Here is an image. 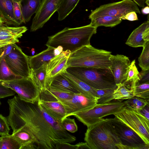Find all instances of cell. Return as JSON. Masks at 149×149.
Returning <instances> with one entry per match:
<instances>
[{"instance_id": "37", "label": "cell", "mask_w": 149, "mask_h": 149, "mask_svg": "<svg viewBox=\"0 0 149 149\" xmlns=\"http://www.w3.org/2000/svg\"><path fill=\"white\" fill-rule=\"evenodd\" d=\"M20 0H13V7L14 15L16 22L19 25L26 22L23 17L20 4Z\"/></svg>"}, {"instance_id": "45", "label": "cell", "mask_w": 149, "mask_h": 149, "mask_svg": "<svg viewBox=\"0 0 149 149\" xmlns=\"http://www.w3.org/2000/svg\"><path fill=\"white\" fill-rule=\"evenodd\" d=\"M138 110L143 116L146 119L149 120V104L146 105L142 109Z\"/></svg>"}, {"instance_id": "12", "label": "cell", "mask_w": 149, "mask_h": 149, "mask_svg": "<svg viewBox=\"0 0 149 149\" xmlns=\"http://www.w3.org/2000/svg\"><path fill=\"white\" fill-rule=\"evenodd\" d=\"M59 101L63 104L65 110V118L89 110L97 104V100L90 98L81 93H74L71 99Z\"/></svg>"}, {"instance_id": "21", "label": "cell", "mask_w": 149, "mask_h": 149, "mask_svg": "<svg viewBox=\"0 0 149 149\" xmlns=\"http://www.w3.org/2000/svg\"><path fill=\"white\" fill-rule=\"evenodd\" d=\"M11 135L21 145V149H37L35 139L27 130L23 128H20L14 132H13Z\"/></svg>"}, {"instance_id": "53", "label": "cell", "mask_w": 149, "mask_h": 149, "mask_svg": "<svg viewBox=\"0 0 149 149\" xmlns=\"http://www.w3.org/2000/svg\"><path fill=\"white\" fill-rule=\"evenodd\" d=\"M0 99H0V106L1 105V102L0 101Z\"/></svg>"}, {"instance_id": "20", "label": "cell", "mask_w": 149, "mask_h": 149, "mask_svg": "<svg viewBox=\"0 0 149 149\" xmlns=\"http://www.w3.org/2000/svg\"><path fill=\"white\" fill-rule=\"evenodd\" d=\"M47 89L50 88L74 93H80L62 74L47 80Z\"/></svg>"}, {"instance_id": "40", "label": "cell", "mask_w": 149, "mask_h": 149, "mask_svg": "<svg viewBox=\"0 0 149 149\" xmlns=\"http://www.w3.org/2000/svg\"><path fill=\"white\" fill-rule=\"evenodd\" d=\"M16 93L12 89L0 83V99L14 95Z\"/></svg>"}, {"instance_id": "39", "label": "cell", "mask_w": 149, "mask_h": 149, "mask_svg": "<svg viewBox=\"0 0 149 149\" xmlns=\"http://www.w3.org/2000/svg\"><path fill=\"white\" fill-rule=\"evenodd\" d=\"M9 125L6 118L0 113V136L10 135V129Z\"/></svg>"}, {"instance_id": "5", "label": "cell", "mask_w": 149, "mask_h": 149, "mask_svg": "<svg viewBox=\"0 0 149 149\" xmlns=\"http://www.w3.org/2000/svg\"><path fill=\"white\" fill-rule=\"evenodd\" d=\"M66 71L95 89L117 87L109 68L72 67L68 68Z\"/></svg>"}, {"instance_id": "14", "label": "cell", "mask_w": 149, "mask_h": 149, "mask_svg": "<svg viewBox=\"0 0 149 149\" xmlns=\"http://www.w3.org/2000/svg\"><path fill=\"white\" fill-rule=\"evenodd\" d=\"M111 64L109 69L114 77L116 85L122 83L126 79L131 62L129 58L122 55H111Z\"/></svg>"}, {"instance_id": "3", "label": "cell", "mask_w": 149, "mask_h": 149, "mask_svg": "<svg viewBox=\"0 0 149 149\" xmlns=\"http://www.w3.org/2000/svg\"><path fill=\"white\" fill-rule=\"evenodd\" d=\"M87 127L84 140L91 149H124L110 118H102Z\"/></svg>"}, {"instance_id": "1", "label": "cell", "mask_w": 149, "mask_h": 149, "mask_svg": "<svg viewBox=\"0 0 149 149\" xmlns=\"http://www.w3.org/2000/svg\"><path fill=\"white\" fill-rule=\"evenodd\" d=\"M9 114L6 117L13 132L24 129L30 132L36 141L37 149H56L59 143H71L58 133L45 119L37 105L26 102L15 95L7 101Z\"/></svg>"}, {"instance_id": "18", "label": "cell", "mask_w": 149, "mask_h": 149, "mask_svg": "<svg viewBox=\"0 0 149 149\" xmlns=\"http://www.w3.org/2000/svg\"><path fill=\"white\" fill-rule=\"evenodd\" d=\"M61 52L58 47L54 48L48 47L47 48L40 53L32 56H29L31 69L36 70L40 68L44 63H48L56 55Z\"/></svg>"}, {"instance_id": "19", "label": "cell", "mask_w": 149, "mask_h": 149, "mask_svg": "<svg viewBox=\"0 0 149 149\" xmlns=\"http://www.w3.org/2000/svg\"><path fill=\"white\" fill-rule=\"evenodd\" d=\"M37 102L47 113L57 120L61 121L65 118V110L59 101H46L39 99Z\"/></svg>"}, {"instance_id": "48", "label": "cell", "mask_w": 149, "mask_h": 149, "mask_svg": "<svg viewBox=\"0 0 149 149\" xmlns=\"http://www.w3.org/2000/svg\"><path fill=\"white\" fill-rule=\"evenodd\" d=\"M141 11L142 13L144 15L148 14L149 13V6H147L143 7Z\"/></svg>"}, {"instance_id": "13", "label": "cell", "mask_w": 149, "mask_h": 149, "mask_svg": "<svg viewBox=\"0 0 149 149\" xmlns=\"http://www.w3.org/2000/svg\"><path fill=\"white\" fill-rule=\"evenodd\" d=\"M61 0H42L30 27L33 32L42 28L56 11Z\"/></svg>"}, {"instance_id": "32", "label": "cell", "mask_w": 149, "mask_h": 149, "mask_svg": "<svg viewBox=\"0 0 149 149\" xmlns=\"http://www.w3.org/2000/svg\"><path fill=\"white\" fill-rule=\"evenodd\" d=\"M124 101L125 107L131 109L140 110L149 104V101L134 96Z\"/></svg>"}, {"instance_id": "35", "label": "cell", "mask_w": 149, "mask_h": 149, "mask_svg": "<svg viewBox=\"0 0 149 149\" xmlns=\"http://www.w3.org/2000/svg\"><path fill=\"white\" fill-rule=\"evenodd\" d=\"M139 65L142 70L149 69V41L143 47V49L138 58Z\"/></svg>"}, {"instance_id": "2", "label": "cell", "mask_w": 149, "mask_h": 149, "mask_svg": "<svg viewBox=\"0 0 149 149\" xmlns=\"http://www.w3.org/2000/svg\"><path fill=\"white\" fill-rule=\"evenodd\" d=\"M97 28L90 24L74 28L66 27L49 36L45 45L54 48L61 47L63 51L69 50L72 52L90 45L91 38L96 33Z\"/></svg>"}, {"instance_id": "34", "label": "cell", "mask_w": 149, "mask_h": 149, "mask_svg": "<svg viewBox=\"0 0 149 149\" xmlns=\"http://www.w3.org/2000/svg\"><path fill=\"white\" fill-rule=\"evenodd\" d=\"M132 91L134 96L149 101V82L137 83Z\"/></svg>"}, {"instance_id": "42", "label": "cell", "mask_w": 149, "mask_h": 149, "mask_svg": "<svg viewBox=\"0 0 149 149\" xmlns=\"http://www.w3.org/2000/svg\"><path fill=\"white\" fill-rule=\"evenodd\" d=\"M13 47V44L9 45L0 48V58H4L10 54Z\"/></svg>"}, {"instance_id": "23", "label": "cell", "mask_w": 149, "mask_h": 149, "mask_svg": "<svg viewBox=\"0 0 149 149\" xmlns=\"http://www.w3.org/2000/svg\"><path fill=\"white\" fill-rule=\"evenodd\" d=\"M0 17L3 24L6 26L19 25L14 15L13 0H0Z\"/></svg>"}, {"instance_id": "27", "label": "cell", "mask_w": 149, "mask_h": 149, "mask_svg": "<svg viewBox=\"0 0 149 149\" xmlns=\"http://www.w3.org/2000/svg\"><path fill=\"white\" fill-rule=\"evenodd\" d=\"M91 20L90 24L97 27L100 26L113 27L120 24L122 21L119 17L108 15L98 16Z\"/></svg>"}, {"instance_id": "36", "label": "cell", "mask_w": 149, "mask_h": 149, "mask_svg": "<svg viewBox=\"0 0 149 149\" xmlns=\"http://www.w3.org/2000/svg\"><path fill=\"white\" fill-rule=\"evenodd\" d=\"M1 137L2 138L1 149H21V145L11 135Z\"/></svg>"}, {"instance_id": "44", "label": "cell", "mask_w": 149, "mask_h": 149, "mask_svg": "<svg viewBox=\"0 0 149 149\" xmlns=\"http://www.w3.org/2000/svg\"><path fill=\"white\" fill-rule=\"evenodd\" d=\"M122 20H128L130 21L137 20H138L137 15L136 13L134 11H132L127 13L124 17H122Z\"/></svg>"}, {"instance_id": "26", "label": "cell", "mask_w": 149, "mask_h": 149, "mask_svg": "<svg viewBox=\"0 0 149 149\" xmlns=\"http://www.w3.org/2000/svg\"><path fill=\"white\" fill-rule=\"evenodd\" d=\"M41 0H20V4L22 15L26 22L30 20L40 6Z\"/></svg>"}, {"instance_id": "51", "label": "cell", "mask_w": 149, "mask_h": 149, "mask_svg": "<svg viewBox=\"0 0 149 149\" xmlns=\"http://www.w3.org/2000/svg\"><path fill=\"white\" fill-rule=\"evenodd\" d=\"M149 0H145V3H146L148 6H149Z\"/></svg>"}, {"instance_id": "31", "label": "cell", "mask_w": 149, "mask_h": 149, "mask_svg": "<svg viewBox=\"0 0 149 149\" xmlns=\"http://www.w3.org/2000/svg\"><path fill=\"white\" fill-rule=\"evenodd\" d=\"M139 73L135 65V60H134L131 63L126 79L124 81L125 83H130V89L132 90L139 80Z\"/></svg>"}, {"instance_id": "38", "label": "cell", "mask_w": 149, "mask_h": 149, "mask_svg": "<svg viewBox=\"0 0 149 149\" xmlns=\"http://www.w3.org/2000/svg\"><path fill=\"white\" fill-rule=\"evenodd\" d=\"M63 128L67 131L71 133H74L77 131L78 127L74 119L68 117L63 118L61 121Z\"/></svg>"}, {"instance_id": "49", "label": "cell", "mask_w": 149, "mask_h": 149, "mask_svg": "<svg viewBox=\"0 0 149 149\" xmlns=\"http://www.w3.org/2000/svg\"><path fill=\"white\" fill-rule=\"evenodd\" d=\"M6 26L4 24L0 17V26Z\"/></svg>"}, {"instance_id": "11", "label": "cell", "mask_w": 149, "mask_h": 149, "mask_svg": "<svg viewBox=\"0 0 149 149\" xmlns=\"http://www.w3.org/2000/svg\"><path fill=\"white\" fill-rule=\"evenodd\" d=\"M4 58L9 67L15 74L23 78L30 77L31 69L29 56L16 43L10 53Z\"/></svg>"}, {"instance_id": "22", "label": "cell", "mask_w": 149, "mask_h": 149, "mask_svg": "<svg viewBox=\"0 0 149 149\" xmlns=\"http://www.w3.org/2000/svg\"><path fill=\"white\" fill-rule=\"evenodd\" d=\"M81 93L92 99L97 100L96 89L74 77L66 71L62 74Z\"/></svg>"}, {"instance_id": "10", "label": "cell", "mask_w": 149, "mask_h": 149, "mask_svg": "<svg viewBox=\"0 0 149 149\" xmlns=\"http://www.w3.org/2000/svg\"><path fill=\"white\" fill-rule=\"evenodd\" d=\"M134 11L141 13L137 4L132 0L121 1L102 5L92 11L90 19L100 16L108 15L121 18L128 13Z\"/></svg>"}, {"instance_id": "50", "label": "cell", "mask_w": 149, "mask_h": 149, "mask_svg": "<svg viewBox=\"0 0 149 149\" xmlns=\"http://www.w3.org/2000/svg\"><path fill=\"white\" fill-rule=\"evenodd\" d=\"M2 145V138L1 136L0 137V149H1Z\"/></svg>"}, {"instance_id": "24", "label": "cell", "mask_w": 149, "mask_h": 149, "mask_svg": "<svg viewBox=\"0 0 149 149\" xmlns=\"http://www.w3.org/2000/svg\"><path fill=\"white\" fill-rule=\"evenodd\" d=\"M74 94L48 88L40 92V99L46 101H61L71 99Z\"/></svg>"}, {"instance_id": "9", "label": "cell", "mask_w": 149, "mask_h": 149, "mask_svg": "<svg viewBox=\"0 0 149 149\" xmlns=\"http://www.w3.org/2000/svg\"><path fill=\"white\" fill-rule=\"evenodd\" d=\"M110 120L124 149H149V146L134 131L116 116Z\"/></svg>"}, {"instance_id": "16", "label": "cell", "mask_w": 149, "mask_h": 149, "mask_svg": "<svg viewBox=\"0 0 149 149\" xmlns=\"http://www.w3.org/2000/svg\"><path fill=\"white\" fill-rule=\"evenodd\" d=\"M27 30L25 26H0V48L5 46L19 42L18 39Z\"/></svg>"}, {"instance_id": "47", "label": "cell", "mask_w": 149, "mask_h": 149, "mask_svg": "<svg viewBox=\"0 0 149 149\" xmlns=\"http://www.w3.org/2000/svg\"><path fill=\"white\" fill-rule=\"evenodd\" d=\"M132 1L141 7H144L145 6V0H132Z\"/></svg>"}, {"instance_id": "41", "label": "cell", "mask_w": 149, "mask_h": 149, "mask_svg": "<svg viewBox=\"0 0 149 149\" xmlns=\"http://www.w3.org/2000/svg\"><path fill=\"white\" fill-rule=\"evenodd\" d=\"M56 149H77L76 144L72 145L67 142H61L56 145Z\"/></svg>"}, {"instance_id": "29", "label": "cell", "mask_w": 149, "mask_h": 149, "mask_svg": "<svg viewBox=\"0 0 149 149\" xmlns=\"http://www.w3.org/2000/svg\"><path fill=\"white\" fill-rule=\"evenodd\" d=\"M22 78L11 70L4 58H0V81H10Z\"/></svg>"}, {"instance_id": "25", "label": "cell", "mask_w": 149, "mask_h": 149, "mask_svg": "<svg viewBox=\"0 0 149 149\" xmlns=\"http://www.w3.org/2000/svg\"><path fill=\"white\" fill-rule=\"evenodd\" d=\"M47 63H44L36 70L31 69L30 77L40 90V92L47 89Z\"/></svg>"}, {"instance_id": "6", "label": "cell", "mask_w": 149, "mask_h": 149, "mask_svg": "<svg viewBox=\"0 0 149 149\" xmlns=\"http://www.w3.org/2000/svg\"><path fill=\"white\" fill-rule=\"evenodd\" d=\"M114 115L134 131L149 146V120L143 116L138 110L125 107Z\"/></svg>"}, {"instance_id": "4", "label": "cell", "mask_w": 149, "mask_h": 149, "mask_svg": "<svg viewBox=\"0 0 149 149\" xmlns=\"http://www.w3.org/2000/svg\"><path fill=\"white\" fill-rule=\"evenodd\" d=\"M111 52L96 49L91 45L83 46L71 52L68 68L72 67L109 68Z\"/></svg>"}, {"instance_id": "15", "label": "cell", "mask_w": 149, "mask_h": 149, "mask_svg": "<svg viewBox=\"0 0 149 149\" xmlns=\"http://www.w3.org/2000/svg\"><path fill=\"white\" fill-rule=\"evenodd\" d=\"M71 52L69 50L62 51L56 55L47 64L46 78H52L66 72L67 63Z\"/></svg>"}, {"instance_id": "52", "label": "cell", "mask_w": 149, "mask_h": 149, "mask_svg": "<svg viewBox=\"0 0 149 149\" xmlns=\"http://www.w3.org/2000/svg\"><path fill=\"white\" fill-rule=\"evenodd\" d=\"M31 52H32V54L33 55H34L35 53V50H34V49L33 48H32L31 49Z\"/></svg>"}, {"instance_id": "33", "label": "cell", "mask_w": 149, "mask_h": 149, "mask_svg": "<svg viewBox=\"0 0 149 149\" xmlns=\"http://www.w3.org/2000/svg\"><path fill=\"white\" fill-rule=\"evenodd\" d=\"M115 88H108L98 89H96V94L98 99L97 104H102L110 102L113 100V94Z\"/></svg>"}, {"instance_id": "28", "label": "cell", "mask_w": 149, "mask_h": 149, "mask_svg": "<svg viewBox=\"0 0 149 149\" xmlns=\"http://www.w3.org/2000/svg\"><path fill=\"white\" fill-rule=\"evenodd\" d=\"M80 0H61L56 10L59 21L64 19L74 10Z\"/></svg>"}, {"instance_id": "7", "label": "cell", "mask_w": 149, "mask_h": 149, "mask_svg": "<svg viewBox=\"0 0 149 149\" xmlns=\"http://www.w3.org/2000/svg\"><path fill=\"white\" fill-rule=\"evenodd\" d=\"M125 107L124 102L118 100L97 104L89 110L77 113L74 116L88 127L104 117L119 112Z\"/></svg>"}, {"instance_id": "8", "label": "cell", "mask_w": 149, "mask_h": 149, "mask_svg": "<svg viewBox=\"0 0 149 149\" xmlns=\"http://www.w3.org/2000/svg\"><path fill=\"white\" fill-rule=\"evenodd\" d=\"M0 83L13 90L26 102L34 104L40 99V90L30 77Z\"/></svg>"}, {"instance_id": "46", "label": "cell", "mask_w": 149, "mask_h": 149, "mask_svg": "<svg viewBox=\"0 0 149 149\" xmlns=\"http://www.w3.org/2000/svg\"><path fill=\"white\" fill-rule=\"evenodd\" d=\"M77 149H91L87 143L85 142H79L76 144Z\"/></svg>"}, {"instance_id": "54", "label": "cell", "mask_w": 149, "mask_h": 149, "mask_svg": "<svg viewBox=\"0 0 149 149\" xmlns=\"http://www.w3.org/2000/svg\"></svg>"}, {"instance_id": "30", "label": "cell", "mask_w": 149, "mask_h": 149, "mask_svg": "<svg viewBox=\"0 0 149 149\" xmlns=\"http://www.w3.org/2000/svg\"><path fill=\"white\" fill-rule=\"evenodd\" d=\"M134 96L132 91L127 88L124 82L117 85L113 94V99L118 100H127Z\"/></svg>"}, {"instance_id": "17", "label": "cell", "mask_w": 149, "mask_h": 149, "mask_svg": "<svg viewBox=\"0 0 149 149\" xmlns=\"http://www.w3.org/2000/svg\"><path fill=\"white\" fill-rule=\"evenodd\" d=\"M148 19L132 32L125 43L126 45L134 47H143L149 41Z\"/></svg>"}, {"instance_id": "43", "label": "cell", "mask_w": 149, "mask_h": 149, "mask_svg": "<svg viewBox=\"0 0 149 149\" xmlns=\"http://www.w3.org/2000/svg\"><path fill=\"white\" fill-rule=\"evenodd\" d=\"M139 78L138 83L149 82V69L142 70L139 73Z\"/></svg>"}]
</instances>
